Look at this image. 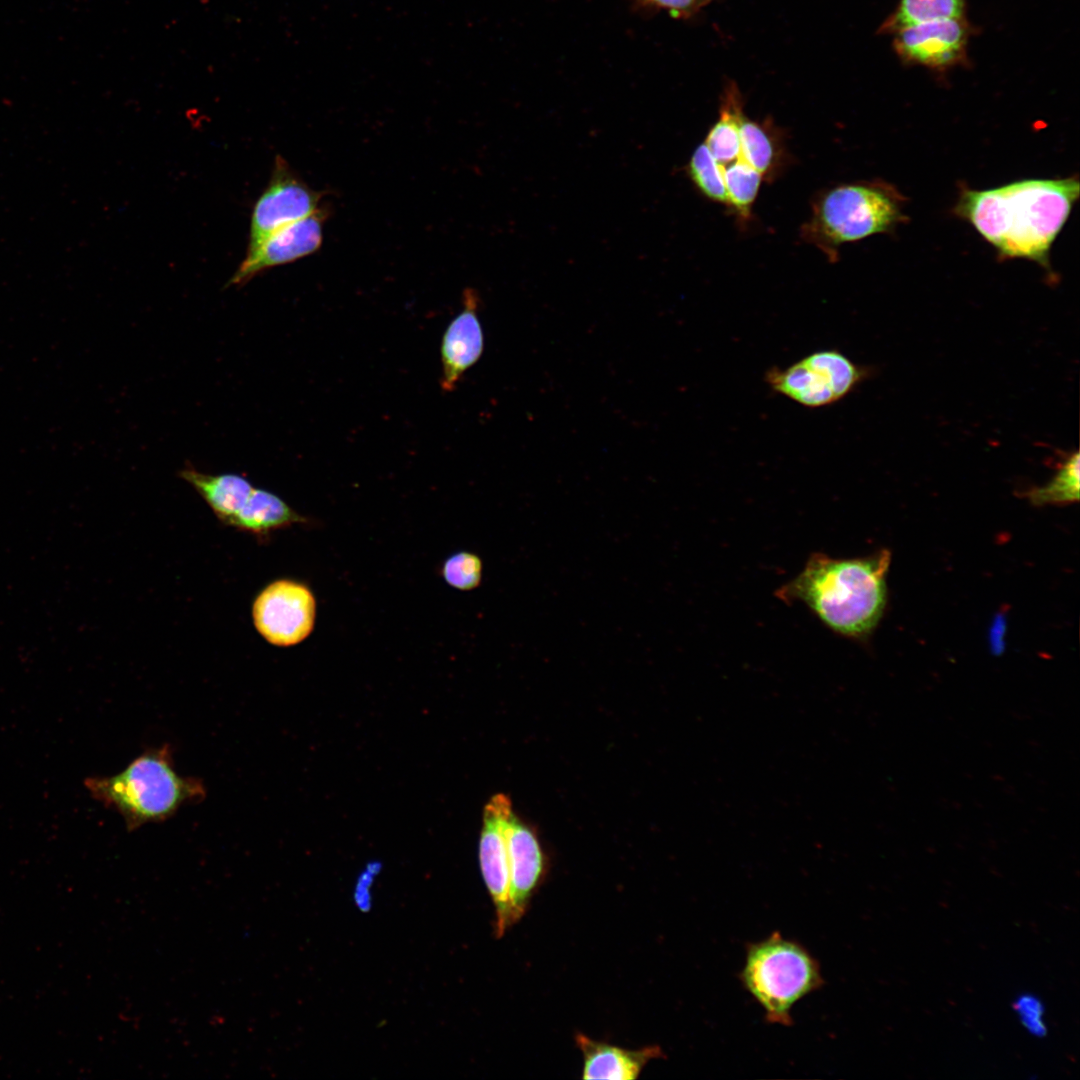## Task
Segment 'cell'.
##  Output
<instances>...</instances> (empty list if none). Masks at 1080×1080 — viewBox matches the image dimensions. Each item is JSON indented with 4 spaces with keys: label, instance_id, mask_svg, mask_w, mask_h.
<instances>
[{
    "label": "cell",
    "instance_id": "cell-1",
    "mask_svg": "<svg viewBox=\"0 0 1080 1080\" xmlns=\"http://www.w3.org/2000/svg\"><path fill=\"white\" fill-rule=\"evenodd\" d=\"M1077 177L1026 179L987 190H965L955 212L1004 258L1050 269L1049 252L1079 198Z\"/></svg>",
    "mask_w": 1080,
    "mask_h": 1080
},
{
    "label": "cell",
    "instance_id": "cell-2",
    "mask_svg": "<svg viewBox=\"0 0 1080 1080\" xmlns=\"http://www.w3.org/2000/svg\"><path fill=\"white\" fill-rule=\"evenodd\" d=\"M890 561L886 549L853 559L813 553L802 571L775 595L785 603H804L834 633L865 639L885 610Z\"/></svg>",
    "mask_w": 1080,
    "mask_h": 1080
},
{
    "label": "cell",
    "instance_id": "cell-3",
    "mask_svg": "<svg viewBox=\"0 0 1080 1080\" xmlns=\"http://www.w3.org/2000/svg\"><path fill=\"white\" fill-rule=\"evenodd\" d=\"M85 786L96 800L122 816L129 832L166 821L182 806L206 796L199 778L176 771L168 744L146 750L118 774L86 779Z\"/></svg>",
    "mask_w": 1080,
    "mask_h": 1080
},
{
    "label": "cell",
    "instance_id": "cell-4",
    "mask_svg": "<svg viewBox=\"0 0 1080 1080\" xmlns=\"http://www.w3.org/2000/svg\"><path fill=\"white\" fill-rule=\"evenodd\" d=\"M739 978L767 1022L783 1026L793 1024V1006L824 985L820 965L806 947L777 931L747 945Z\"/></svg>",
    "mask_w": 1080,
    "mask_h": 1080
},
{
    "label": "cell",
    "instance_id": "cell-5",
    "mask_svg": "<svg viewBox=\"0 0 1080 1080\" xmlns=\"http://www.w3.org/2000/svg\"><path fill=\"white\" fill-rule=\"evenodd\" d=\"M903 220L895 193L882 184H841L817 196L801 236L833 259L844 243L889 232Z\"/></svg>",
    "mask_w": 1080,
    "mask_h": 1080
},
{
    "label": "cell",
    "instance_id": "cell-6",
    "mask_svg": "<svg viewBox=\"0 0 1080 1080\" xmlns=\"http://www.w3.org/2000/svg\"><path fill=\"white\" fill-rule=\"evenodd\" d=\"M869 375L868 368L842 352L824 349L785 368H770L765 381L773 391L799 405L820 408L846 397Z\"/></svg>",
    "mask_w": 1080,
    "mask_h": 1080
},
{
    "label": "cell",
    "instance_id": "cell-7",
    "mask_svg": "<svg viewBox=\"0 0 1080 1080\" xmlns=\"http://www.w3.org/2000/svg\"><path fill=\"white\" fill-rule=\"evenodd\" d=\"M252 619L258 633L279 647L296 645L313 631L316 600L310 588L292 579L269 583L256 596Z\"/></svg>",
    "mask_w": 1080,
    "mask_h": 1080
},
{
    "label": "cell",
    "instance_id": "cell-8",
    "mask_svg": "<svg viewBox=\"0 0 1080 1080\" xmlns=\"http://www.w3.org/2000/svg\"><path fill=\"white\" fill-rule=\"evenodd\" d=\"M321 198L322 194L306 184L278 155L270 181L252 210L247 252L278 229L316 212Z\"/></svg>",
    "mask_w": 1080,
    "mask_h": 1080
},
{
    "label": "cell",
    "instance_id": "cell-9",
    "mask_svg": "<svg viewBox=\"0 0 1080 1080\" xmlns=\"http://www.w3.org/2000/svg\"><path fill=\"white\" fill-rule=\"evenodd\" d=\"M513 809L503 793L490 798L483 810L479 841V862L483 880L495 908L496 936L501 937L513 925L509 901V861L505 822Z\"/></svg>",
    "mask_w": 1080,
    "mask_h": 1080
},
{
    "label": "cell",
    "instance_id": "cell-10",
    "mask_svg": "<svg viewBox=\"0 0 1080 1080\" xmlns=\"http://www.w3.org/2000/svg\"><path fill=\"white\" fill-rule=\"evenodd\" d=\"M327 216V211L320 207L313 214L270 234L255 249L246 253L228 285H244L262 271L316 252L323 241Z\"/></svg>",
    "mask_w": 1080,
    "mask_h": 1080
},
{
    "label": "cell",
    "instance_id": "cell-11",
    "mask_svg": "<svg viewBox=\"0 0 1080 1080\" xmlns=\"http://www.w3.org/2000/svg\"><path fill=\"white\" fill-rule=\"evenodd\" d=\"M509 861V901L513 925L527 912L547 872V858L535 829L512 809L505 822Z\"/></svg>",
    "mask_w": 1080,
    "mask_h": 1080
},
{
    "label": "cell",
    "instance_id": "cell-12",
    "mask_svg": "<svg viewBox=\"0 0 1080 1080\" xmlns=\"http://www.w3.org/2000/svg\"><path fill=\"white\" fill-rule=\"evenodd\" d=\"M894 46L905 61L945 68L960 61L968 38L960 18L940 19L895 30Z\"/></svg>",
    "mask_w": 1080,
    "mask_h": 1080
},
{
    "label": "cell",
    "instance_id": "cell-13",
    "mask_svg": "<svg viewBox=\"0 0 1080 1080\" xmlns=\"http://www.w3.org/2000/svg\"><path fill=\"white\" fill-rule=\"evenodd\" d=\"M479 298L474 289L467 288L463 295V309L451 321L443 334L441 343L443 391L451 392L463 374L481 357L484 335L478 318Z\"/></svg>",
    "mask_w": 1080,
    "mask_h": 1080
},
{
    "label": "cell",
    "instance_id": "cell-14",
    "mask_svg": "<svg viewBox=\"0 0 1080 1080\" xmlns=\"http://www.w3.org/2000/svg\"><path fill=\"white\" fill-rule=\"evenodd\" d=\"M575 1042L583 1056L582 1078L634 1080L649 1061L662 1058L659 1046L631 1050L577 1033Z\"/></svg>",
    "mask_w": 1080,
    "mask_h": 1080
},
{
    "label": "cell",
    "instance_id": "cell-15",
    "mask_svg": "<svg viewBox=\"0 0 1080 1080\" xmlns=\"http://www.w3.org/2000/svg\"><path fill=\"white\" fill-rule=\"evenodd\" d=\"M179 476L198 492L216 517L227 526L241 510L254 488L240 475L206 474L192 466L182 469Z\"/></svg>",
    "mask_w": 1080,
    "mask_h": 1080
},
{
    "label": "cell",
    "instance_id": "cell-16",
    "mask_svg": "<svg viewBox=\"0 0 1080 1080\" xmlns=\"http://www.w3.org/2000/svg\"><path fill=\"white\" fill-rule=\"evenodd\" d=\"M306 521L305 517L293 510L276 494L253 488L247 501L229 526L256 535H266L274 530Z\"/></svg>",
    "mask_w": 1080,
    "mask_h": 1080
},
{
    "label": "cell",
    "instance_id": "cell-17",
    "mask_svg": "<svg viewBox=\"0 0 1080 1080\" xmlns=\"http://www.w3.org/2000/svg\"><path fill=\"white\" fill-rule=\"evenodd\" d=\"M742 96L734 82H729L721 97L719 117L703 142L723 167L740 154V124L744 116Z\"/></svg>",
    "mask_w": 1080,
    "mask_h": 1080
},
{
    "label": "cell",
    "instance_id": "cell-18",
    "mask_svg": "<svg viewBox=\"0 0 1080 1080\" xmlns=\"http://www.w3.org/2000/svg\"><path fill=\"white\" fill-rule=\"evenodd\" d=\"M739 157L763 178L773 176L782 162V146L768 123H760L743 116L740 124Z\"/></svg>",
    "mask_w": 1080,
    "mask_h": 1080
},
{
    "label": "cell",
    "instance_id": "cell-19",
    "mask_svg": "<svg viewBox=\"0 0 1080 1080\" xmlns=\"http://www.w3.org/2000/svg\"><path fill=\"white\" fill-rule=\"evenodd\" d=\"M723 177L728 207L732 208L742 220L750 219L751 209L758 195L763 176L745 161L738 158L723 166Z\"/></svg>",
    "mask_w": 1080,
    "mask_h": 1080
},
{
    "label": "cell",
    "instance_id": "cell-20",
    "mask_svg": "<svg viewBox=\"0 0 1080 1080\" xmlns=\"http://www.w3.org/2000/svg\"><path fill=\"white\" fill-rule=\"evenodd\" d=\"M1080 456L1072 452L1061 464L1052 479L1044 486L1032 488L1026 496L1035 505L1063 504L1079 500Z\"/></svg>",
    "mask_w": 1080,
    "mask_h": 1080
},
{
    "label": "cell",
    "instance_id": "cell-21",
    "mask_svg": "<svg viewBox=\"0 0 1080 1080\" xmlns=\"http://www.w3.org/2000/svg\"><path fill=\"white\" fill-rule=\"evenodd\" d=\"M964 0H900L896 12L884 26L899 28L940 19L961 18Z\"/></svg>",
    "mask_w": 1080,
    "mask_h": 1080
},
{
    "label": "cell",
    "instance_id": "cell-22",
    "mask_svg": "<svg viewBox=\"0 0 1080 1080\" xmlns=\"http://www.w3.org/2000/svg\"><path fill=\"white\" fill-rule=\"evenodd\" d=\"M686 170L688 177L703 196L728 206L723 167L714 159L704 143L693 151Z\"/></svg>",
    "mask_w": 1080,
    "mask_h": 1080
},
{
    "label": "cell",
    "instance_id": "cell-23",
    "mask_svg": "<svg viewBox=\"0 0 1080 1080\" xmlns=\"http://www.w3.org/2000/svg\"><path fill=\"white\" fill-rule=\"evenodd\" d=\"M442 575L450 586L459 590H472L481 582L482 562L477 555L461 551L445 561Z\"/></svg>",
    "mask_w": 1080,
    "mask_h": 1080
},
{
    "label": "cell",
    "instance_id": "cell-24",
    "mask_svg": "<svg viewBox=\"0 0 1080 1080\" xmlns=\"http://www.w3.org/2000/svg\"><path fill=\"white\" fill-rule=\"evenodd\" d=\"M632 7L640 12L667 11L671 17L687 19L702 7L700 0H631Z\"/></svg>",
    "mask_w": 1080,
    "mask_h": 1080
},
{
    "label": "cell",
    "instance_id": "cell-25",
    "mask_svg": "<svg viewBox=\"0 0 1080 1080\" xmlns=\"http://www.w3.org/2000/svg\"><path fill=\"white\" fill-rule=\"evenodd\" d=\"M380 865L377 863L369 864L366 870L360 875L359 881L356 886L354 898L356 904L363 911H367L370 906V893L372 881L375 874L378 872Z\"/></svg>",
    "mask_w": 1080,
    "mask_h": 1080
},
{
    "label": "cell",
    "instance_id": "cell-26",
    "mask_svg": "<svg viewBox=\"0 0 1080 1080\" xmlns=\"http://www.w3.org/2000/svg\"><path fill=\"white\" fill-rule=\"evenodd\" d=\"M711 1L712 0H700V2L702 3L703 6H705L706 4H708Z\"/></svg>",
    "mask_w": 1080,
    "mask_h": 1080
}]
</instances>
